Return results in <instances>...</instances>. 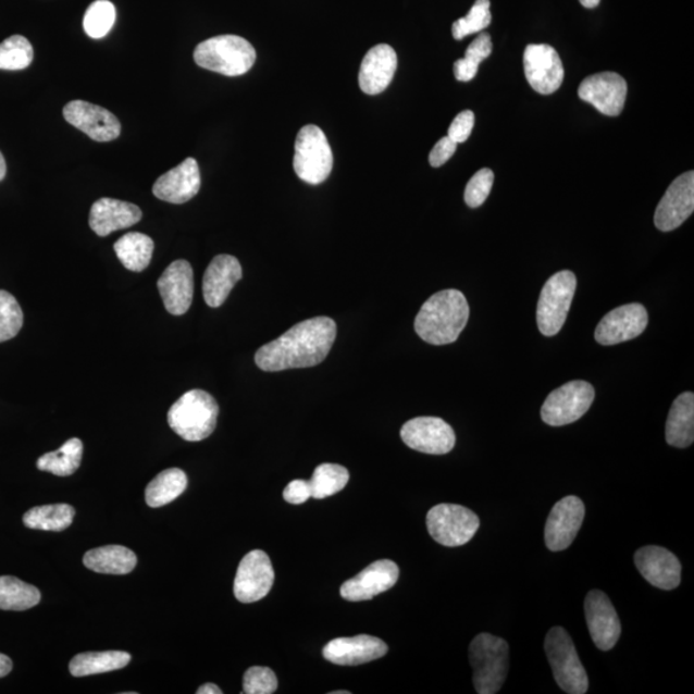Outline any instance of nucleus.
I'll return each mask as SVG.
<instances>
[{
  "label": "nucleus",
  "mask_w": 694,
  "mask_h": 694,
  "mask_svg": "<svg viewBox=\"0 0 694 694\" xmlns=\"http://www.w3.org/2000/svg\"><path fill=\"white\" fill-rule=\"evenodd\" d=\"M278 689V679L274 671L263 667H252L245 672L244 693L272 694Z\"/></svg>",
  "instance_id": "nucleus-42"
},
{
  "label": "nucleus",
  "mask_w": 694,
  "mask_h": 694,
  "mask_svg": "<svg viewBox=\"0 0 694 694\" xmlns=\"http://www.w3.org/2000/svg\"><path fill=\"white\" fill-rule=\"evenodd\" d=\"M141 210L137 205L101 198L90 209L89 225L99 237L111 235L112 232L131 228L140 222Z\"/></svg>",
  "instance_id": "nucleus-27"
},
{
  "label": "nucleus",
  "mask_w": 694,
  "mask_h": 694,
  "mask_svg": "<svg viewBox=\"0 0 694 694\" xmlns=\"http://www.w3.org/2000/svg\"><path fill=\"white\" fill-rule=\"evenodd\" d=\"M648 313L641 303H628L610 311L602 318L596 329V342L612 346L630 342L646 331Z\"/></svg>",
  "instance_id": "nucleus-15"
},
{
  "label": "nucleus",
  "mask_w": 694,
  "mask_h": 694,
  "mask_svg": "<svg viewBox=\"0 0 694 694\" xmlns=\"http://www.w3.org/2000/svg\"><path fill=\"white\" fill-rule=\"evenodd\" d=\"M400 436L410 449L424 455H448L456 446L455 430L437 417L413 418L404 424Z\"/></svg>",
  "instance_id": "nucleus-11"
},
{
  "label": "nucleus",
  "mask_w": 694,
  "mask_h": 694,
  "mask_svg": "<svg viewBox=\"0 0 694 694\" xmlns=\"http://www.w3.org/2000/svg\"><path fill=\"white\" fill-rule=\"evenodd\" d=\"M694 441V395L683 393L672 402L667 422V442L674 448H689Z\"/></svg>",
  "instance_id": "nucleus-29"
},
{
  "label": "nucleus",
  "mask_w": 694,
  "mask_h": 694,
  "mask_svg": "<svg viewBox=\"0 0 694 694\" xmlns=\"http://www.w3.org/2000/svg\"><path fill=\"white\" fill-rule=\"evenodd\" d=\"M271 558L263 550L247 554L238 566L235 579V597L243 604H253L268 596L274 583Z\"/></svg>",
  "instance_id": "nucleus-12"
},
{
  "label": "nucleus",
  "mask_w": 694,
  "mask_h": 694,
  "mask_svg": "<svg viewBox=\"0 0 694 694\" xmlns=\"http://www.w3.org/2000/svg\"><path fill=\"white\" fill-rule=\"evenodd\" d=\"M201 173L197 161L188 158L181 165L169 170L153 184L152 193L161 201L186 203L200 193Z\"/></svg>",
  "instance_id": "nucleus-23"
},
{
  "label": "nucleus",
  "mask_w": 694,
  "mask_h": 694,
  "mask_svg": "<svg viewBox=\"0 0 694 694\" xmlns=\"http://www.w3.org/2000/svg\"><path fill=\"white\" fill-rule=\"evenodd\" d=\"M85 568L108 575H126L136 569V554L123 545H104L87 552L84 556Z\"/></svg>",
  "instance_id": "nucleus-28"
},
{
  "label": "nucleus",
  "mask_w": 694,
  "mask_h": 694,
  "mask_svg": "<svg viewBox=\"0 0 694 694\" xmlns=\"http://www.w3.org/2000/svg\"><path fill=\"white\" fill-rule=\"evenodd\" d=\"M398 67V55L393 47L374 46L365 54L359 71L360 89L365 95L375 96L388 88Z\"/></svg>",
  "instance_id": "nucleus-26"
},
{
  "label": "nucleus",
  "mask_w": 694,
  "mask_h": 694,
  "mask_svg": "<svg viewBox=\"0 0 694 694\" xmlns=\"http://www.w3.org/2000/svg\"><path fill=\"white\" fill-rule=\"evenodd\" d=\"M474 126V113L470 110L460 112L451 123L448 131V137L456 144H463L470 138Z\"/></svg>",
  "instance_id": "nucleus-43"
},
{
  "label": "nucleus",
  "mask_w": 694,
  "mask_h": 694,
  "mask_svg": "<svg viewBox=\"0 0 694 694\" xmlns=\"http://www.w3.org/2000/svg\"><path fill=\"white\" fill-rule=\"evenodd\" d=\"M593 386L586 381H571L545 399L542 407V420L549 426L559 427L577 422L592 407Z\"/></svg>",
  "instance_id": "nucleus-10"
},
{
  "label": "nucleus",
  "mask_w": 694,
  "mask_h": 694,
  "mask_svg": "<svg viewBox=\"0 0 694 694\" xmlns=\"http://www.w3.org/2000/svg\"><path fill=\"white\" fill-rule=\"evenodd\" d=\"M218 402L203 389H190L169 409L168 422L183 441L197 443L208 438L216 427Z\"/></svg>",
  "instance_id": "nucleus-3"
},
{
  "label": "nucleus",
  "mask_w": 694,
  "mask_h": 694,
  "mask_svg": "<svg viewBox=\"0 0 694 694\" xmlns=\"http://www.w3.org/2000/svg\"><path fill=\"white\" fill-rule=\"evenodd\" d=\"M634 562L642 577L658 590L672 591L681 584L682 565L668 549L647 545L636 552Z\"/></svg>",
  "instance_id": "nucleus-21"
},
{
  "label": "nucleus",
  "mask_w": 694,
  "mask_h": 694,
  "mask_svg": "<svg viewBox=\"0 0 694 694\" xmlns=\"http://www.w3.org/2000/svg\"><path fill=\"white\" fill-rule=\"evenodd\" d=\"M492 51L493 42L491 35L483 33L467 48L464 59L472 62L473 65L479 66L481 62L485 61L487 57L492 54Z\"/></svg>",
  "instance_id": "nucleus-44"
},
{
  "label": "nucleus",
  "mask_w": 694,
  "mask_h": 694,
  "mask_svg": "<svg viewBox=\"0 0 694 694\" xmlns=\"http://www.w3.org/2000/svg\"><path fill=\"white\" fill-rule=\"evenodd\" d=\"M492 23L491 0H476L467 16L451 26L453 38L462 40L469 35L484 32Z\"/></svg>",
  "instance_id": "nucleus-39"
},
{
  "label": "nucleus",
  "mask_w": 694,
  "mask_h": 694,
  "mask_svg": "<svg viewBox=\"0 0 694 694\" xmlns=\"http://www.w3.org/2000/svg\"><path fill=\"white\" fill-rule=\"evenodd\" d=\"M69 124L96 141H111L122 134V124L112 112L94 103L73 101L63 109Z\"/></svg>",
  "instance_id": "nucleus-19"
},
{
  "label": "nucleus",
  "mask_w": 694,
  "mask_h": 694,
  "mask_svg": "<svg viewBox=\"0 0 694 694\" xmlns=\"http://www.w3.org/2000/svg\"><path fill=\"white\" fill-rule=\"evenodd\" d=\"M283 498L289 505H302L311 498V488L309 481L294 480L287 485L285 492H283Z\"/></svg>",
  "instance_id": "nucleus-46"
},
{
  "label": "nucleus",
  "mask_w": 694,
  "mask_h": 694,
  "mask_svg": "<svg viewBox=\"0 0 694 694\" xmlns=\"http://www.w3.org/2000/svg\"><path fill=\"white\" fill-rule=\"evenodd\" d=\"M387 644L372 635H357L351 639H336L323 648L325 660L339 667H357L387 654Z\"/></svg>",
  "instance_id": "nucleus-24"
},
{
  "label": "nucleus",
  "mask_w": 694,
  "mask_h": 694,
  "mask_svg": "<svg viewBox=\"0 0 694 694\" xmlns=\"http://www.w3.org/2000/svg\"><path fill=\"white\" fill-rule=\"evenodd\" d=\"M523 66L531 88L537 94H555L563 83V63L554 47L529 45L523 53Z\"/></svg>",
  "instance_id": "nucleus-14"
},
{
  "label": "nucleus",
  "mask_w": 694,
  "mask_h": 694,
  "mask_svg": "<svg viewBox=\"0 0 694 694\" xmlns=\"http://www.w3.org/2000/svg\"><path fill=\"white\" fill-rule=\"evenodd\" d=\"M243 278V267L232 255H218L205 272L203 299L211 308L222 307L236 283Z\"/></svg>",
  "instance_id": "nucleus-25"
},
{
  "label": "nucleus",
  "mask_w": 694,
  "mask_h": 694,
  "mask_svg": "<svg viewBox=\"0 0 694 694\" xmlns=\"http://www.w3.org/2000/svg\"><path fill=\"white\" fill-rule=\"evenodd\" d=\"M131 661L132 656L124 650L80 654L71 660L70 672L76 678L103 674V672L124 669Z\"/></svg>",
  "instance_id": "nucleus-30"
},
{
  "label": "nucleus",
  "mask_w": 694,
  "mask_h": 694,
  "mask_svg": "<svg viewBox=\"0 0 694 694\" xmlns=\"http://www.w3.org/2000/svg\"><path fill=\"white\" fill-rule=\"evenodd\" d=\"M694 210V173H684L671 183L655 212L658 231L671 232L681 226Z\"/></svg>",
  "instance_id": "nucleus-16"
},
{
  "label": "nucleus",
  "mask_w": 694,
  "mask_h": 694,
  "mask_svg": "<svg viewBox=\"0 0 694 694\" xmlns=\"http://www.w3.org/2000/svg\"><path fill=\"white\" fill-rule=\"evenodd\" d=\"M350 473L344 466L323 463L318 466L313 478L309 481L311 498L324 499L332 497L349 483Z\"/></svg>",
  "instance_id": "nucleus-36"
},
{
  "label": "nucleus",
  "mask_w": 694,
  "mask_h": 694,
  "mask_svg": "<svg viewBox=\"0 0 694 694\" xmlns=\"http://www.w3.org/2000/svg\"><path fill=\"white\" fill-rule=\"evenodd\" d=\"M13 664L9 656L0 654V678L9 676L12 671Z\"/></svg>",
  "instance_id": "nucleus-48"
},
{
  "label": "nucleus",
  "mask_w": 694,
  "mask_h": 694,
  "mask_svg": "<svg viewBox=\"0 0 694 694\" xmlns=\"http://www.w3.org/2000/svg\"><path fill=\"white\" fill-rule=\"evenodd\" d=\"M585 506L578 497H566L556 503L545 523L544 541L552 552L568 549L582 529Z\"/></svg>",
  "instance_id": "nucleus-13"
},
{
  "label": "nucleus",
  "mask_w": 694,
  "mask_h": 694,
  "mask_svg": "<svg viewBox=\"0 0 694 694\" xmlns=\"http://www.w3.org/2000/svg\"><path fill=\"white\" fill-rule=\"evenodd\" d=\"M187 474L179 469H169L156 476L146 488L147 505L159 508L169 505L186 492Z\"/></svg>",
  "instance_id": "nucleus-32"
},
{
  "label": "nucleus",
  "mask_w": 694,
  "mask_h": 694,
  "mask_svg": "<svg viewBox=\"0 0 694 694\" xmlns=\"http://www.w3.org/2000/svg\"><path fill=\"white\" fill-rule=\"evenodd\" d=\"M599 2L600 0H580V3H582L585 9H596Z\"/></svg>",
  "instance_id": "nucleus-51"
},
{
  "label": "nucleus",
  "mask_w": 694,
  "mask_h": 694,
  "mask_svg": "<svg viewBox=\"0 0 694 694\" xmlns=\"http://www.w3.org/2000/svg\"><path fill=\"white\" fill-rule=\"evenodd\" d=\"M158 288L170 314H186L193 306L195 281L194 269L186 260H176L162 273Z\"/></svg>",
  "instance_id": "nucleus-22"
},
{
  "label": "nucleus",
  "mask_w": 694,
  "mask_h": 694,
  "mask_svg": "<svg viewBox=\"0 0 694 694\" xmlns=\"http://www.w3.org/2000/svg\"><path fill=\"white\" fill-rule=\"evenodd\" d=\"M5 174H7L5 160H4V156L2 154V152H0V181L4 179Z\"/></svg>",
  "instance_id": "nucleus-50"
},
{
  "label": "nucleus",
  "mask_w": 694,
  "mask_h": 694,
  "mask_svg": "<svg viewBox=\"0 0 694 694\" xmlns=\"http://www.w3.org/2000/svg\"><path fill=\"white\" fill-rule=\"evenodd\" d=\"M577 292V277L570 271L558 272L545 282L537 302L536 321L542 334L554 337L562 330Z\"/></svg>",
  "instance_id": "nucleus-8"
},
{
  "label": "nucleus",
  "mask_w": 694,
  "mask_h": 694,
  "mask_svg": "<svg viewBox=\"0 0 694 694\" xmlns=\"http://www.w3.org/2000/svg\"><path fill=\"white\" fill-rule=\"evenodd\" d=\"M332 168H334V153L321 127L303 126L295 140L296 175L301 181L317 186L329 179Z\"/></svg>",
  "instance_id": "nucleus-7"
},
{
  "label": "nucleus",
  "mask_w": 694,
  "mask_h": 694,
  "mask_svg": "<svg viewBox=\"0 0 694 694\" xmlns=\"http://www.w3.org/2000/svg\"><path fill=\"white\" fill-rule=\"evenodd\" d=\"M75 509L69 505H49L32 508L24 515V523L28 529L42 531L66 530L73 523Z\"/></svg>",
  "instance_id": "nucleus-35"
},
{
  "label": "nucleus",
  "mask_w": 694,
  "mask_h": 694,
  "mask_svg": "<svg viewBox=\"0 0 694 694\" xmlns=\"http://www.w3.org/2000/svg\"><path fill=\"white\" fill-rule=\"evenodd\" d=\"M457 144L449 137H444L437 141L430 153V165L432 168H441L448 162L453 154L457 151Z\"/></svg>",
  "instance_id": "nucleus-45"
},
{
  "label": "nucleus",
  "mask_w": 694,
  "mask_h": 694,
  "mask_svg": "<svg viewBox=\"0 0 694 694\" xmlns=\"http://www.w3.org/2000/svg\"><path fill=\"white\" fill-rule=\"evenodd\" d=\"M399 566L392 559H380L368 566L357 577L347 580L339 590V594L350 602L372 599L392 590L399 580Z\"/></svg>",
  "instance_id": "nucleus-20"
},
{
  "label": "nucleus",
  "mask_w": 694,
  "mask_h": 694,
  "mask_svg": "<svg viewBox=\"0 0 694 694\" xmlns=\"http://www.w3.org/2000/svg\"><path fill=\"white\" fill-rule=\"evenodd\" d=\"M470 306L458 289H444L432 295L416 317L414 329L431 345L456 343L469 323Z\"/></svg>",
  "instance_id": "nucleus-2"
},
{
  "label": "nucleus",
  "mask_w": 694,
  "mask_h": 694,
  "mask_svg": "<svg viewBox=\"0 0 694 694\" xmlns=\"http://www.w3.org/2000/svg\"><path fill=\"white\" fill-rule=\"evenodd\" d=\"M479 66L466 59L458 60L455 63V75L459 82H471L478 75Z\"/></svg>",
  "instance_id": "nucleus-47"
},
{
  "label": "nucleus",
  "mask_w": 694,
  "mask_h": 694,
  "mask_svg": "<svg viewBox=\"0 0 694 694\" xmlns=\"http://www.w3.org/2000/svg\"><path fill=\"white\" fill-rule=\"evenodd\" d=\"M84 446L80 438H70L59 450L47 453L38 459L40 471L51 472L55 476H71L79 470Z\"/></svg>",
  "instance_id": "nucleus-34"
},
{
  "label": "nucleus",
  "mask_w": 694,
  "mask_h": 694,
  "mask_svg": "<svg viewBox=\"0 0 694 694\" xmlns=\"http://www.w3.org/2000/svg\"><path fill=\"white\" fill-rule=\"evenodd\" d=\"M116 21V9L109 0H96L84 16V30L88 37L102 39L111 32Z\"/></svg>",
  "instance_id": "nucleus-38"
},
{
  "label": "nucleus",
  "mask_w": 694,
  "mask_h": 694,
  "mask_svg": "<svg viewBox=\"0 0 694 694\" xmlns=\"http://www.w3.org/2000/svg\"><path fill=\"white\" fill-rule=\"evenodd\" d=\"M544 649L559 689L569 694L586 693L590 681L570 634L561 627L552 628Z\"/></svg>",
  "instance_id": "nucleus-6"
},
{
  "label": "nucleus",
  "mask_w": 694,
  "mask_h": 694,
  "mask_svg": "<svg viewBox=\"0 0 694 694\" xmlns=\"http://www.w3.org/2000/svg\"><path fill=\"white\" fill-rule=\"evenodd\" d=\"M223 691L216 684L208 683L198 689L197 694H222Z\"/></svg>",
  "instance_id": "nucleus-49"
},
{
  "label": "nucleus",
  "mask_w": 694,
  "mask_h": 694,
  "mask_svg": "<svg viewBox=\"0 0 694 694\" xmlns=\"http://www.w3.org/2000/svg\"><path fill=\"white\" fill-rule=\"evenodd\" d=\"M24 324L20 303L10 293L0 289V343L16 337Z\"/></svg>",
  "instance_id": "nucleus-40"
},
{
  "label": "nucleus",
  "mask_w": 694,
  "mask_h": 694,
  "mask_svg": "<svg viewBox=\"0 0 694 694\" xmlns=\"http://www.w3.org/2000/svg\"><path fill=\"white\" fill-rule=\"evenodd\" d=\"M473 685L479 694H495L501 690L509 669V647L499 636L483 633L470 644Z\"/></svg>",
  "instance_id": "nucleus-5"
},
{
  "label": "nucleus",
  "mask_w": 694,
  "mask_h": 694,
  "mask_svg": "<svg viewBox=\"0 0 694 694\" xmlns=\"http://www.w3.org/2000/svg\"><path fill=\"white\" fill-rule=\"evenodd\" d=\"M332 694H350L349 691H336V692H332Z\"/></svg>",
  "instance_id": "nucleus-52"
},
{
  "label": "nucleus",
  "mask_w": 694,
  "mask_h": 694,
  "mask_svg": "<svg viewBox=\"0 0 694 694\" xmlns=\"http://www.w3.org/2000/svg\"><path fill=\"white\" fill-rule=\"evenodd\" d=\"M426 522L432 540L444 547L469 543L480 528V519L471 509L446 503L431 508Z\"/></svg>",
  "instance_id": "nucleus-9"
},
{
  "label": "nucleus",
  "mask_w": 694,
  "mask_h": 694,
  "mask_svg": "<svg viewBox=\"0 0 694 694\" xmlns=\"http://www.w3.org/2000/svg\"><path fill=\"white\" fill-rule=\"evenodd\" d=\"M337 335V325L329 317H315L294 325L274 342L261 346L255 363L264 372H281L321 364L327 358Z\"/></svg>",
  "instance_id": "nucleus-1"
},
{
  "label": "nucleus",
  "mask_w": 694,
  "mask_h": 694,
  "mask_svg": "<svg viewBox=\"0 0 694 694\" xmlns=\"http://www.w3.org/2000/svg\"><path fill=\"white\" fill-rule=\"evenodd\" d=\"M494 184V173L491 169H481L472 176L467 184L464 201L470 208H480L492 193Z\"/></svg>",
  "instance_id": "nucleus-41"
},
{
  "label": "nucleus",
  "mask_w": 694,
  "mask_h": 694,
  "mask_svg": "<svg viewBox=\"0 0 694 694\" xmlns=\"http://www.w3.org/2000/svg\"><path fill=\"white\" fill-rule=\"evenodd\" d=\"M585 619L594 644L600 650H611L621 635L618 612L607 594L600 591L587 593L585 598Z\"/></svg>",
  "instance_id": "nucleus-17"
},
{
  "label": "nucleus",
  "mask_w": 694,
  "mask_h": 694,
  "mask_svg": "<svg viewBox=\"0 0 694 694\" xmlns=\"http://www.w3.org/2000/svg\"><path fill=\"white\" fill-rule=\"evenodd\" d=\"M198 66L225 76L249 73L257 61V51L238 35H219L200 42L195 49Z\"/></svg>",
  "instance_id": "nucleus-4"
},
{
  "label": "nucleus",
  "mask_w": 694,
  "mask_h": 694,
  "mask_svg": "<svg viewBox=\"0 0 694 694\" xmlns=\"http://www.w3.org/2000/svg\"><path fill=\"white\" fill-rule=\"evenodd\" d=\"M628 84L624 77L615 73L587 76L580 84L579 97L591 103L607 116H619L624 110Z\"/></svg>",
  "instance_id": "nucleus-18"
},
{
  "label": "nucleus",
  "mask_w": 694,
  "mask_h": 694,
  "mask_svg": "<svg viewBox=\"0 0 694 694\" xmlns=\"http://www.w3.org/2000/svg\"><path fill=\"white\" fill-rule=\"evenodd\" d=\"M34 49L23 35H12L0 42V70L17 71L32 65Z\"/></svg>",
  "instance_id": "nucleus-37"
},
{
  "label": "nucleus",
  "mask_w": 694,
  "mask_h": 694,
  "mask_svg": "<svg viewBox=\"0 0 694 694\" xmlns=\"http://www.w3.org/2000/svg\"><path fill=\"white\" fill-rule=\"evenodd\" d=\"M113 249L127 271L139 273L150 265L154 244L144 233L132 232L120 238Z\"/></svg>",
  "instance_id": "nucleus-31"
},
{
  "label": "nucleus",
  "mask_w": 694,
  "mask_h": 694,
  "mask_svg": "<svg viewBox=\"0 0 694 694\" xmlns=\"http://www.w3.org/2000/svg\"><path fill=\"white\" fill-rule=\"evenodd\" d=\"M41 594L37 586L14 577H0V610L25 611L39 605Z\"/></svg>",
  "instance_id": "nucleus-33"
}]
</instances>
